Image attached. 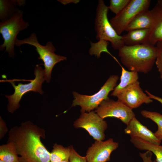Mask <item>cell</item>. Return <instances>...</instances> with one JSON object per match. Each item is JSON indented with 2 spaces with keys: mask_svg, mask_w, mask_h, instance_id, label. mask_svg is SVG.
Masks as SVG:
<instances>
[{
  "mask_svg": "<svg viewBox=\"0 0 162 162\" xmlns=\"http://www.w3.org/2000/svg\"><path fill=\"white\" fill-rule=\"evenodd\" d=\"M41 138H45V130L28 121L10 130L7 142L14 143L18 162H50V153Z\"/></svg>",
  "mask_w": 162,
  "mask_h": 162,
  "instance_id": "obj_1",
  "label": "cell"
},
{
  "mask_svg": "<svg viewBox=\"0 0 162 162\" xmlns=\"http://www.w3.org/2000/svg\"><path fill=\"white\" fill-rule=\"evenodd\" d=\"M157 55L156 46L149 42L138 45H124L118 50L122 64L130 70L147 73L152 69Z\"/></svg>",
  "mask_w": 162,
  "mask_h": 162,
  "instance_id": "obj_2",
  "label": "cell"
},
{
  "mask_svg": "<svg viewBox=\"0 0 162 162\" xmlns=\"http://www.w3.org/2000/svg\"><path fill=\"white\" fill-rule=\"evenodd\" d=\"M27 44L34 46L39 55L38 59L44 62V78L46 82L49 83L51 79L52 70L57 63L66 60L64 56L57 55L55 53L56 49L51 42H48L46 45L43 46L38 42L36 34L32 33L30 36L22 40H16L15 45L20 46L22 44Z\"/></svg>",
  "mask_w": 162,
  "mask_h": 162,
  "instance_id": "obj_3",
  "label": "cell"
},
{
  "mask_svg": "<svg viewBox=\"0 0 162 162\" xmlns=\"http://www.w3.org/2000/svg\"><path fill=\"white\" fill-rule=\"evenodd\" d=\"M109 9L103 0L99 1L95 22L96 38L99 41L110 42L112 47L118 50L124 45L122 36L118 34L108 20Z\"/></svg>",
  "mask_w": 162,
  "mask_h": 162,
  "instance_id": "obj_4",
  "label": "cell"
},
{
  "mask_svg": "<svg viewBox=\"0 0 162 162\" xmlns=\"http://www.w3.org/2000/svg\"><path fill=\"white\" fill-rule=\"evenodd\" d=\"M23 11L18 10L10 18L0 23V33L4 40L3 43L0 46V50L5 49L9 56L13 58L15 55L14 46L18 33L28 28V23L23 18Z\"/></svg>",
  "mask_w": 162,
  "mask_h": 162,
  "instance_id": "obj_5",
  "label": "cell"
},
{
  "mask_svg": "<svg viewBox=\"0 0 162 162\" xmlns=\"http://www.w3.org/2000/svg\"><path fill=\"white\" fill-rule=\"evenodd\" d=\"M118 79V75L111 76L98 92L92 95H82L73 92V94L74 99L72 106H80L81 107V113L89 112L95 109H96L103 100L109 98V94L111 91H113L116 86Z\"/></svg>",
  "mask_w": 162,
  "mask_h": 162,
  "instance_id": "obj_6",
  "label": "cell"
},
{
  "mask_svg": "<svg viewBox=\"0 0 162 162\" xmlns=\"http://www.w3.org/2000/svg\"><path fill=\"white\" fill-rule=\"evenodd\" d=\"M35 78L30 80L28 84L19 83L17 85L14 83L10 81L14 89L13 94L10 95H5L8 99V110L9 112L13 113L19 108V102L23 95L30 91L38 92L42 94L44 93L42 89V84L44 81V69L39 65L37 64L35 68Z\"/></svg>",
  "mask_w": 162,
  "mask_h": 162,
  "instance_id": "obj_7",
  "label": "cell"
},
{
  "mask_svg": "<svg viewBox=\"0 0 162 162\" xmlns=\"http://www.w3.org/2000/svg\"><path fill=\"white\" fill-rule=\"evenodd\" d=\"M150 0H130L126 7L110 21L119 35L124 31L128 24L140 12L148 10Z\"/></svg>",
  "mask_w": 162,
  "mask_h": 162,
  "instance_id": "obj_8",
  "label": "cell"
},
{
  "mask_svg": "<svg viewBox=\"0 0 162 162\" xmlns=\"http://www.w3.org/2000/svg\"><path fill=\"white\" fill-rule=\"evenodd\" d=\"M74 125L76 128L84 129L96 140L103 141L105 138L104 132L107 128V123L94 111L81 113Z\"/></svg>",
  "mask_w": 162,
  "mask_h": 162,
  "instance_id": "obj_9",
  "label": "cell"
},
{
  "mask_svg": "<svg viewBox=\"0 0 162 162\" xmlns=\"http://www.w3.org/2000/svg\"><path fill=\"white\" fill-rule=\"evenodd\" d=\"M95 112L103 119L107 117L116 118L126 125L135 117L132 109L118 100L114 101L109 98L103 100Z\"/></svg>",
  "mask_w": 162,
  "mask_h": 162,
  "instance_id": "obj_10",
  "label": "cell"
},
{
  "mask_svg": "<svg viewBox=\"0 0 162 162\" xmlns=\"http://www.w3.org/2000/svg\"><path fill=\"white\" fill-rule=\"evenodd\" d=\"M116 97L118 101L132 110L143 104L153 102L152 99L143 92L138 81L127 86Z\"/></svg>",
  "mask_w": 162,
  "mask_h": 162,
  "instance_id": "obj_11",
  "label": "cell"
},
{
  "mask_svg": "<svg viewBox=\"0 0 162 162\" xmlns=\"http://www.w3.org/2000/svg\"><path fill=\"white\" fill-rule=\"evenodd\" d=\"M118 143L110 138L105 141H97L88 149L86 157L88 162H107L112 152L117 149Z\"/></svg>",
  "mask_w": 162,
  "mask_h": 162,
  "instance_id": "obj_12",
  "label": "cell"
},
{
  "mask_svg": "<svg viewBox=\"0 0 162 162\" xmlns=\"http://www.w3.org/2000/svg\"><path fill=\"white\" fill-rule=\"evenodd\" d=\"M125 134L131 138H137L149 142L160 145L161 141L155 136L154 133L134 117L124 129Z\"/></svg>",
  "mask_w": 162,
  "mask_h": 162,
  "instance_id": "obj_13",
  "label": "cell"
},
{
  "mask_svg": "<svg viewBox=\"0 0 162 162\" xmlns=\"http://www.w3.org/2000/svg\"><path fill=\"white\" fill-rule=\"evenodd\" d=\"M152 23L150 29L148 42L154 45L162 40V5L157 3L151 10Z\"/></svg>",
  "mask_w": 162,
  "mask_h": 162,
  "instance_id": "obj_14",
  "label": "cell"
},
{
  "mask_svg": "<svg viewBox=\"0 0 162 162\" xmlns=\"http://www.w3.org/2000/svg\"><path fill=\"white\" fill-rule=\"evenodd\" d=\"M122 36L124 45L132 46L148 43L150 29H135Z\"/></svg>",
  "mask_w": 162,
  "mask_h": 162,
  "instance_id": "obj_15",
  "label": "cell"
},
{
  "mask_svg": "<svg viewBox=\"0 0 162 162\" xmlns=\"http://www.w3.org/2000/svg\"><path fill=\"white\" fill-rule=\"evenodd\" d=\"M152 23V17L151 10L142 11L137 15L128 24L125 31L150 29Z\"/></svg>",
  "mask_w": 162,
  "mask_h": 162,
  "instance_id": "obj_16",
  "label": "cell"
},
{
  "mask_svg": "<svg viewBox=\"0 0 162 162\" xmlns=\"http://www.w3.org/2000/svg\"><path fill=\"white\" fill-rule=\"evenodd\" d=\"M122 68L121 75L120 83L115 87L111 96L116 97L126 87L138 81V73L133 71L126 70L120 64L117 62Z\"/></svg>",
  "mask_w": 162,
  "mask_h": 162,
  "instance_id": "obj_17",
  "label": "cell"
},
{
  "mask_svg": "<svg viewBox=\"0 0 162 162\" xmlns=\"http://www.w3.org/2000/svg\"><path fill=\"white\" fill-rule=\"evenodd\" d=\"M130 141L137 148L149 151L153 153L156 157V162H162V146L153 144L137 138H131Z\"/></svg>",
  "mask_w": 162,
  "mask_h": 162,
  "instance_id": "obj_18",
  "label": "cell"
},
{
  "mask_svg": "<svg viewBox=\"0 0 162 162\" xmlns=\"http://www.w3.org/2000/svg\"><path fill=\"white\" fill-rule=\"evenodd\" d=\"M25 3L24 0H0V19L2 22L8 20L15 14L16 5L21 6Z\"/></svg>",
  "mask_w": 162,
  "mask_h": 162,
  "instance_id": "obj_19",
  "label": "cell"
},
{
  "mask_svg": "<svg viewBox=\"0 0 162 162\" xmlns=\"http://www.w3.org/2000/svg\"><path fill=\"white\" fill-rule=\"evenodd\" d=\"M19 156L14 143L7 142L0 146V159L5 162H18Z\"/></svg>",
  "mask_w": 162,
  "mask_h": 162,
  "instance_id": "obj_20",
  "label": "cell"
},
{
  "mask_svg": "<svg viewBox=\"0 0 162 162\" xmlns=\"http://www.w3.org/2000/svg\"><path fill=\"white\" fill-rule=\"evenodd\" d=\"M50 153V162H57L69 160L70 154V147H64L61 145L55 144Z\"/></svg>",
  "mask_w": 162,
  "mask_h": 162,
  "instance_id": "obj_21",
  "label": "cell"
},
{
  "mask_svg": "<svg viewBox=\"0 0 162 162\" xmlns=\"http://www.w3.org/2000/svg\"><path fill=\"white\" fill-rule=\"evenodd\" d=\"M141 115L144 117L150 119L157 125V130L154 133L156 137L160 141H162V114L154 111L142 110Z\"/></svg>",
  "mask_w": 162,
  "mask_h": 162,
  "instance_id": "obj_22",
  "label": "cell"
},
{
  "mask_svg": "<svg viewBox=\"0 0 162 162\" xmlns=\"http://www.w3.org/2000/svg\"><path fill=\"white\" fill-rule=\"evenodd\" d=\"M130 0H110L109 9L115 14H119L127 5Z\"/></svg>",
  "mask_w": 162,
  "mask_h": 162,
  "instance_id": "obj_23",
  "label": "cell"
},
{
  "mask_svg": "<svg viewBox=\"0 0 162 162\" xmlns=\"http://www.w3.org/2000/svg\"><path fill=\"white\" fill-rule=\"evenodd\" d=\"M156 44L157 55L155 63L162 81V40L158 42Z\"/></svg>",
  "mask_w": 162,
  "mask_h": 162,
  "instance_id": "obj_24",
  "label": "cell"
},
{
  "mask_svg": "<svg viewBox=\"0 0 162 162\" xmlns=\"http://www.w3.org/2000/svg\"><path fill=\"white\" fill-rule=\"evenodd\" d=\"M71 152L69 160L70 162H88L86 156L80 155L74 149L72 146H70Z\"/></svg>",
  "mask_w": 162,
  "mask_h": 162,
  "instance_id": "obj_25",
  "label": "cell"
},
{
  "mask_svg": "<svg viewBox=\"0 0 162 162\" xmlns=\"http://www.w3.org/2000/svg\"><path fill=\"white\" fill-rule=\"evenodd\" d=\"M140 156L143 162H153L152 159V153L149 151H147L144 153H140Z\"/></svg>",
  "mask_w": 162,
  "mask_h": 162,
  "instance_id": "obj_26",
  "label": "cell"
},
{
  "mask_svg": "<svg viewBox=\"0 0 162 162\" xmlns=\"http://www.w3.org/2000/svg\"><path fill=\"white\" fill-rule=\"evenodd\" d=\"M8 129L6 124L2 118H0V139H2L5 134L8 132Z\"/></svg>",
  "mask_w": 162,
  "mask_h": 162,
  "instance_id": "obj_27",
  "label": "cell"
},
{
  "mask_svg": "<svg viewBox=\"0 0 162 162\" xmlns=\"http://www.w3.org/2000/svg\"><path fill=\"white\" fill-rule=\"evenodd\" d=\"M146 92L147 93V95L149 96V97L151 99H154L155 100L162 104V98L157 96H155L151 93H150L147 90H146Z\"/></svg>",
  "mask_w": 162,
  "mask_h": 162,
  "instance_id": "obj_28",
  "label": "cell"
},
{
  "mask_svg": "<svg viewBox=\"0 0 162 162\" xmlns=\"http://www.w3.org/2000/svg\"><path fill=\"white\" fill-rule=\"evenodd\" d=\"M158 3L159 4L162 5V0H158Z\"/></svg>",
  "mask_w": 162,
  "mask_h": 162,
  "instance_id": "obj_29",
  "label": "cell"
},
{
  "mask_svg": "<svg viewBox=\"0 0 162 162\" xmlns=\"http://www.w3.org/2000/svg\"><path fill=\"white\" fill-rule=\"evenodd\" d=\"M57 162H70L69 160H64L58 161Z\"/></svg>",
  "mask_w": 162,
  "mask_h": 162,
  "instance_id": "obj_30",
  "label": "cell"
},
{
  "mask_svg": "<svg viewBox=\"0 0 162 162\" xmlns=\"http://www.w3.org/2000/svg\"><path fill=\"white\" fill-rule=\"evenodd\" d=\"M0 162H5L4 161L0 159Z\"/></svg>",
  "mask_w": 162,
  "mask_h": 162,
  "instance_id": "obj_31",
  "label": "cell"
},
{
  "mask_svg": "<svg viewBox=\"0 0 162 162\" xmlns=\"http://www.w3.org/2000/svg\"><path fill=\"white\" fill-rule=\"evenodd\" d=\"M153 162H156V161H155V160H154V161H153Z\"/></svg>",
  "mask_w": 162,
  "mask_h": 162,
  "instance_id": "obj_32",
  "label": "cell"
}]
</instances>
